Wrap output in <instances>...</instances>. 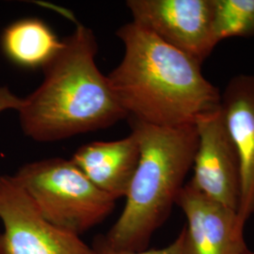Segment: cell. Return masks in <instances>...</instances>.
Masks as SVG:
<instances>
[{"label":"cell","mask_w":254,"mask_h":254,"mask_svg":"<svg viewBox=\"0 0 254 254\" xmlns=\"http://www.w3.org/2000/svg\"><path fill=\"white\" fill-rule=\"evenodd\" d=\"M117 36L125 54L108 78L130 120L181 127L220 106L221 93L200 63L134 22L120 27Z\"/></svg>","instance_id":"obj_1"},{"label":"cell","mask_w":254,"mask_h":254,"mask_svg":"<svg viewBox=\"0 0 254 254\" xmlns=\"http://www.w3.org/2000/svg\"><path fill=\"white\" fill-rule=\"evenodd\" d=\"M97 42L91 28L78 25L43 68L45 77L22 98L17 112L26 136L40 142L66 139L111 127L127 118L101 73Z\"/></svg>","instance_id":"obj_2"},{"label":"cell","mask_w":254,"mask_h":254,"mask_svg":"<svg viewBox=\"0 0 254 254\" xmlns=\"http://www.w3.org/2000/svg\"><path fill=\"white\" fill-rule=\"evenodd\" d=\"M139 143V159L116 223L98 236L93 249L145 251L154 232L169 218L198 148L195 124L156 127L130 120Z\"/></svg>","instance_id":"obj_3"},{"label":"cell","mask_w":254,"mask_h":254,"mask_svg":"<svg viewBox=\"0 0 254 254\" xmlns=\"http://www.w3.org/2000/svg\"><path fill=\"white\" fill-rule=\"evenodd\" d=\"M12 177L48 222L75 236L100 224L115 207L116 200L94 186L71 159L25 164Z\"/></svg>","instance_id":"obj_4"},{"label":"cell","mask_w":254,"mask_h":254,"mask_svg":"<svg viewBox=\"0 0 254 254\" xmlns=\"http://www.w3.org/2000/svg\"><path fill=\"white\" fill-rule=\"evenodd\" d=\"M0 254H96L80 236L44 218L12 176H0Z\"/></svg>","instance_id":"obj_5"},{"label":"cell","mask_w":254,"mask_h":254,"mask_svg":"<svg viewBox=\"0 0 254 254\" xmlns=\"http://www.w3.org/2000/svg\"><path fill=\"white\" fill-rule=\"evenodd\" d=\"M127 6L132 22L200 64L218 44L214 0H129Z\"/></svg>","instance_id":"obj_6"},{"label":"cell","mask_w":254,"mask_h":254,"mask_svg":"<svg viewBox=\"0 0 254 254\" xmlns=\"http://www.w3.org/2000/svg\"><path fill=\"white\" fill-rule=\"evenodd\" d=\"M198 148L191 186L237 213L241 190V168L220 106L195 121Z\"/></svg>","instance_id":"obj_7"},{"label":"cell","mask_w":254,"mask_h":254,"mask_svg":"<svg viewBox=\"0 0 254 254\" xmlns=\"http://www.w3.org/2000/svg\"><path fill=\"white\" fill-rule=\"evenodd\" d=\"M176 204L188 225L183 229L187 254H245L249 250L237 213L197 190L190 183L182 189Z\"/></svg>","instance_id":"obj_8"},{"label":"cell","mask_w":254,"mask_h":254,"mask_svg":"<svg viewBox=\"0 0 254 254\" xmlns=\"http://www.w3.org/2000/svg\"><path fill=\"white\" fill-rule=\"evenodd\" d=\"M220 109L240 160L237 218L245 226L254 213V75L238 74L231 78L221 94Z\"/></svg>","instance_id":"obj_9"},{"label":"cell","mask_w":254,"mask_h":254,"mask_svg":"<svg viewBox=\"0 0 254 254\" xmlns=\"http://www.w3.org/2000/svg\"><path fill=\"white\" fill-rule=\"evenodd\" d=\"M139 159V143L134 132L112 141L81 146L71 160L90 181L115 200L127 197Z\"/></svg>","instance_id":"obj_10"},{"label":"cell","mask_w":254,"mask_h":254,"mask_svg":"<svg viewBox=\"0 0 254 254\" xmlns=\"http://www.w3.org/2000/svg\"><path fill=\"white\" fill-rule=\"evenodd\" d=\"M63 46L53 30L38 18H23L3 30L1 47L12 64L24 68L45 67Z\"/></svg>","instance_id":"obj_11"},{"label":"cell","mask_w":254,"mask_h":254,"mask_svg":"<svg viewBox=\"0 0 254 254\" xmlns=\"http://www.w3.org/2000/svg\"><path fill=\"white\" fill-rule=\"evenodd\" d=\"M213 32L218 43L254 36V0H214Z\"/></svg>","instance_id":"obj_12"},{"label":"cell","mask_w":254,"mask_h":254,"mask_svg":"<svg viewBox=\"0 0 254 254\" xmlns=\"http://www.w3.org/2000/svg\"><path fill=\"white\" fill-rule=\"evenodd\" d=\"M93 249V248H92ZM96 254H187L186 247H185V239L183 232L180 233L179 236L173 241L171 245L167 246L160 250H153V251H142V252H112L107 250H98L93 249Z\"/></svg>","instance_id":"obj_13"},{"label":"cell","mask_w":254,"mask_h":254,"mask_svg":"<svg viewBox=\"0 0 254 254\" xmlns=\"http://www.w3.org/2000/svg\"><path fill=\"white\" fill-rule=\"evenodd\" d=\"M22 98L15 95L8 87L0 86V113L7 110H18Z\"/></svg>","instance_id":"obj_14"},{"label":"cell","mask_w":254,"mask_h":254,"mask_svg":"<svg viewBox=\"0 0 254 254\" xmlns=\"http://www.w3.org/2000/svg\"><path fill=\"white\" fill-rule=\"evenodd\" d=\"M245 254H254V253H251V252H249V251H248Z\"/></svg>","instance_id":"obj_15"}]
</instances>
